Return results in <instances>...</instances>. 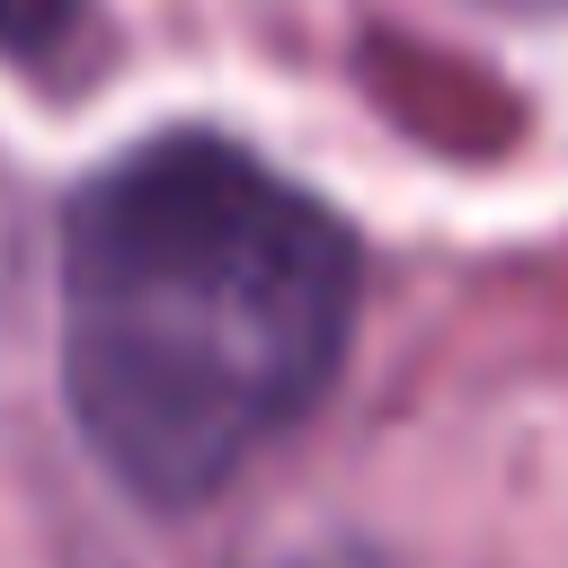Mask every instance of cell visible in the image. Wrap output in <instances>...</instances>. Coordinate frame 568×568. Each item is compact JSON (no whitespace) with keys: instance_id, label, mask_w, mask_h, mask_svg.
Returning <instances> with one entry per match:
<instances>
[{"instance_id":"cell-1","label":"cell","mask_w":568,"mask_h":568,"mask_svg":"<svg viewBox=\"0 0 568 568\" xmlns=\"http://www.w3.org/2000/svg\"><path fill=\"white\" fill-rule=\"evenodd\" d=\"M364 231L231 124L115 142L53 213V390L89 470L178 524L275 462L346 382Z\"/></svg>"},{"instance_id":"cell-3","label":"cell","mask_w":568,"mask_h":568,"mask_svg":"<svg viewBox=\"0 0 568 568\" xmlns=\"http://www.w3.org/2000/svg\"><path fill=\"white\" fill-rule=\"evenodd\" d=\"M240 568H408V559H390V550L364 541V532H320V541H284V550L240 559Z\"/></svg>"},{"instance_id":"cell-2","label":"cell","mask_w":568,"mask_h":568,"mask_svg":"<svg viewBox=\"0 0 568 568\" xmlns=\"http://www.w3.org/2000/svg\"><path fill=\"white\" fill-rule=\"evenodd\" d=\"M0 62L44 98H80L115 62V18L106 0H0Z\"/></svg>"},{"instance_id":"cell-4","label":"cell","mask_w":568,"mask_h":568,"mask_svg":"<svg viewBox=\"0 0 568 568\" xmlns=\"http://www.w3.org/2000/svg\"><path fill=\"white\" fill-rule=\"evenodd\" d=\"M497 9H515V18H568V0H497Z\"/></svg>"}]
</instances>
